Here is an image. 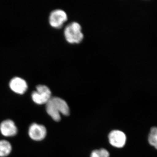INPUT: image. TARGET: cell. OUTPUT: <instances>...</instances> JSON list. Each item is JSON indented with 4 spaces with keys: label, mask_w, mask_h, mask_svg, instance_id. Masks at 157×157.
<instances>
[{
    "label": "cell",
    "mask_w": 157,
    "mask_h": 157,
    "mask_svg": "<svg viewBox=\"0 0 157 157\" xmlns=\"http://www.w3.org/2000/svg\"><path fill=\"white\" fill-rule=\"evenodd\" d=\"M81 25L76 21L70 23L64 29L66 40L70 43H78L82 41L83 34L82 32Z\"/></svg>",
    "instance_id": "2"
},
{
    "label": "cell",
    "mask_w": 157,
    "mask_h": 157,
    "mask_svg": "<svg viewBox=\"0 0 157 157\" xmlns=\"http://www.w3.org/2000/svg\"><path fill=\"white\" fill-rule=\"evenodd\" d=\"M110 144L117 148H122L125 145L127 137L125 133L120 130L111 131L108 135Z\"/></svg>",
    "instance_id": "5"
},
{
    "label": "cell",
    "mask_w": 157,
    "mask_h": 157,
    "mask_svg": "<svg viewBox=\"0 0 157 157\" xmlns=\"http://www.w3.org/2000/svg\"><path fill=\"white\" fill-rule=\"evenodd\" d=\"M45 105L46 112L55 121H60L61 114L64 116L70 114V108L67 103L62 98L52 97Z\"/></svg>",
    "instance_id": "1"
},
{
    "label": "cell",
    "mask_w": 157,
    "mask_h": 157,
    "mask_svg": "<svg viewBox=\"0 0 157 157\" xmlns=\"http://www.w3.org/2000/svg\"><path fill=\"white\" fill-rule=\"evenodd\" d=\"M90 157H109V153L107 150L101 148L93 151Z\"/></svg>",
    "instance_id": "11"
},
{
    "label": "cell",
    "mask_w": 157,
    "mask_h": 157,
    "mask_svg": "<svg viewBox=\"0 0 157 157\" xmlns=\"http://www.w3.org/2000/svg\"><path fill=\"white\" fill-rule=\"evenodd\" d=\"M46 135L47 130L43 125L33 123L29 128V135L32 140L41 141L45 138Z\"/></svg>",
    "instance_id": "6"
},
{
    "label": "cell",
    "mask_w": 157,
    "mask_h": 157,
    "mask_svg": "<svg viewBox=\"0 0 157 157\" xmlns=\"http://www.w3.org/2000/svg\"><path fill=\"white\" fill-rule=\"evenodd\" d=\"M36 88V90L32 93V100L38 105L46 104L52 98L50 90L44 85H39Z\"/></svg>",
    "instance_id": "3"
},
{
    "label": "cell",
    "mask_w": 157,
    "mask_h": 157,
    "mask_svg": "<svg viewBox=\"0 0 157 157\" xmlns=\"http://www.w3.org/2000/svg\"><path fill=\"white\" fill-rule=\"evenodd\" d=\"M67 15L64 10L56 9L52 11L49 15V23L54 28H60L67 20Z\"/></svg>",
    "instance_id": "4"
},
{
    "label": "cell",
    "mask_w": 157,
    "mask_h": 157,
    "mask_svg": "<svg viewBox=\"0 0 157 157\" xmlns=\"http://www.w3.org/2000/svg\"><path fill=\"white\" fill-rule=\"evenodd\" d=\"M0 132L5 137H13L17 135V128L13 121L6 120L1 123Z\"/></svg>",
    "instance_id": "7"
},
{
    "label": "cell",
    "mask_w": 157,
    "mask_h": 157,
    "mask_svg": "<svg viewBox=\"0 0 157 157\" xmlns=\"http://www.w3.org/2000/svg\"><path fill=\"white\" fill-rule=\"evenodd\" d=\"M147 139L150 145L157 150V127H152L151 128Z\"/></svg>",
    "instance_id": "10"
},
{
    "label": "cell",
    "mask_w": 157,
    "mask_h": 157,
    "mask_svg": "<svg viewBox=\"0 0 157 157\" xmlns=\"http://www.w3.org/2000/svg\"><path fill=\"white\" fill-rule=\"evenodd\" d=\"M9 86L14 92L19 94H25L28 88L25 80L19 77L12 78L9 82Z\"/></svg>",
    "instance_id": "8"
},
{
    "label": "cell",
    "mask_w": 157,
    "mask_h": 157,
    "mask_svg": "<svg viewBox=\"0 0 157 157\" xmlns=\"http://www.w3.org/2000/svg\"><path fill=\"white\" fill-rule=\"evenodd\" d=\"M11 150L12 146L10 142L6 140H0V157L8 156Z\"/></svg>",
    "instance_id": "9"
}]
</instances>
